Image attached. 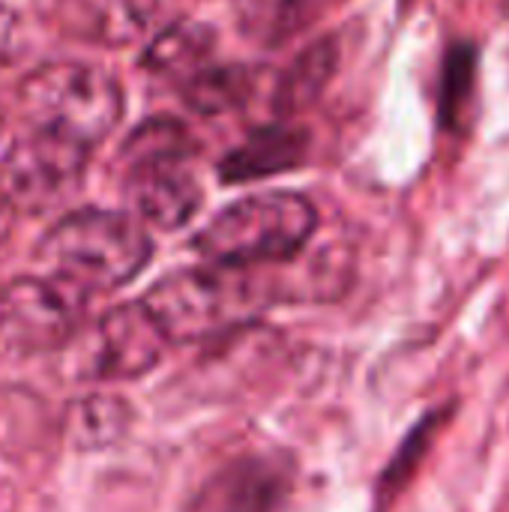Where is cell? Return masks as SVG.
Here are the masks:
<instances>
[{
	"label": "cell",
	"mask_w": 509,
	"mask_h": 512,
	"mask_svg": "<svg viewBox=\"0 0 509 512\" xmlns=\"http://www.w3.org/2000/svg\"><path fill=\"white\" fill-rule=\"evenodd\" d=\"M150 252V237L135 219L108 210H75L51 225L36 258L42 273L90 297L132 282L150 261Z\"/></svg>",
	"instance_id": "1"
},
{
	"label": "cell",
	"mask_w": 509,
	"mask_h": 512,
	"mask_svg": "<svg viewBox=\"0 0 509 512\" xmlns=\"http://www.w3.org/2000/svg\"><path fill=\"white\" fill-rule=\"evenodd\" d=\"M318 213L309 198L294 192L249 195L216 213L198 234L195 252L219 267H261L285 264L303 252Z\"/></svg>",
	"instance_id": "2"
},
{
	"label": "cell",
	"mask_w": 509,
	"mask_h": 512,
	"mask_svg": "<svg viewBox=\"0 0 509 512\" xmlns=\"http://www.w3.org/2000/svg\"><path fill=\"white\" fill-rule=\"evenodd\" d=\"M267 291L240 267L204 264L159 279L141 306L162 330L168 345L201 342L249 324L264 306Z\"/></svg>",
	"instance_id": "3"
},
{
	"label": "cell",
	"mask_w": 509,
	"mask_h": 512,
	"mask_svg": "<svg viewBox=\"0 0 509 512\" xmlns=\"http://www.w3.org/2000/svg\"><path fill=\"white\" fill-rule=\"evenodd\" d=\"M18 102L33 129L84 150L105 141L123 114L120 84L105 69L75 60L33 69L18 87Z\"/></svg>",
	"instance_id": "4"
},
{
	"label": "cell",
	"mask_w": 509,
	"mask_h": 512,
	"mask_svg": "<svg viewBox=\"0 0 509 512\" xmlns=\"http://www.w3.org/2000/svg\"><path fill=\"white\" fill-rule=\"evenodd\" d=\"M189 156L192 141L186 129L171 120H153L129 138L126 192L144 222L171 231L195 216L201 189Z\"/></svg>",
	"instance_id": "5"
},
{
	"label": "cell",
	"mask_w": 509,
	"mask_h": 512,
	"mask_svg": "<svg viewBox=\"0 0 509 512\" xmlns=\"http://www.w3.org/2000/svg\"><path fill=\"white\" fill-rule=\"evenodd\" d=\"M87 294L48 273L0 285V357L60 351L84 324Z\"/></svg>",
	"instance_id": "6"
},
{
	"label": "cell",
	"mask_w": 509,
	"mask_h": 512,
	"mask_svg": "<svg viewBox=\"0 0 509 512\" xmlns=\"http://www.w3.org/2000/svg\"><path fill=\"white\" fill-rule=\"evenodd\" d=\"M168 339L138 303L117 306L60 348L75 381H132L147 375L165 354Z\"/></svg>",
	"instance_id": "7"
},
{
	"label": "cell",
	"mask_w": 509,
	"mask_h": 512,
	"mask_svg": "<svg viewBox=\"0 0 509 512\" xmlns=\"http://www.w3.org/2000/svg\"><path fill=\"white\" fill-rule=\"evenodd\" d=\"M87 153L72 141L33 129L0 159V195L15 213H42L78 189Z\"/></svg>",
	"instance_id": "8"
},
{
	"label": "cell",
	"mask_w": 509,
	"mask_h": 512,
	"mask_svg": "<svg viewBox=\"0 0 509 512\" xmlns=\"http://www.w3.org/2000/svg\"><path fill=\"white\" fill-rule=\"evenodd\" d=\"M159 0H57L54 12L60 27L102 48H123L147 33Z\"/></svg>",
	"instance_id": "9"
},
{
	"label": "cell",
	"mask_w": 509,
	"mask_h": 512,
	"mask_svg": "<svg viewBox=\"0 0 509 512\" xmlns=\"http://www.w3.org/2000/svg\"><path fill=\"white\" fill-rule=\"evenodd\" d=\"M306 153V135L291 126H270L249 135L222 162V177L231 183L258 180L264 174L294 168Z\"/></svg>",
	"instance_id": "10"
},
{
	"label": "cell",
	"mask_w": 509,
	"mask_h": 512,
	"mask_svg": "<svg viewBox=\"0 0 509 512\" xmlns=\"http://www.w3.org/2000/svg\"><path fill=\"white\" fill-rule=\"evenodd\" d=\"M327 6L330 0H237V18L249 39L279 48L315 24Z\"/></svg>",
	"instance_id": "11"
},
{
	"label": "cell",
	"mask_w": 509,
	"mask_h": 512,
	"mask_svg": "<svg viewBox=\"0 0 509 512\" xmlns=\"http://www.w3.org/2000/svg\"><path fill=\"white\" fill-rule=\"evenodd\" d=\"M336 66H339V48L333 39H321L309 45L303 54H297L291 69L282 75L276 87V108L282 114H294L312 105L321 96V90L330 84Z\"/></svg>",
	"instance_id": "12"
},
{
	"label": "cell",
	"mask_w": 509,
	"mask_h": 512,
	"mask_svg": "<svg viewBox=\"0 0 509 512\" xmlns=\"http://www.w3.org/2000/svg\"><path fill=\"white\" fill-rule=\"evenodd\" d=\"M252 96V75L246 66H198L183 78V99L198 114H225Z\"/></svg>",
	"instance_id": "13"
},
{
	"label": "cell",
	"mask_w": 509,
	"mask_h": 512,
	"mask_svg": "<svg viewBox=\"0 0 509 512\" xmlns=\"http://www.w3.org/2000/svg\"><path fill=\"white\" fill-rule=\"evenodd\" d=\"M210 54V30L201 24L180 21L162 30L144 54V66L156 75H183L189 78L198 66H204Z\"/></svg>",
	"instance_id": "14"
},
{
	"label": "cell",
	"mask_w": 509,
	"mask_h": 512,
	"mask_svg": "<svg viewBox=\"0 0 509 512\" xmlns=\"http://www.w3.org/2000/svg\"><path fill=\"white\" fill-rule=\"evenodd\" d=\"M474 78V66H471V54L468 51H453L450 63H447V81H444V105H447V117H456V105L465 99L468 87Z\"/></svg>",
	"instance_id": "15"
},
{
	"label": "cell",
	"mask_w": 509,
	"mask_h": 512,
	"mask_svg": "<svg viewBox=\"0 0 509 512\" xmlns=\"http://www.w3.org/2000/svg\"><path fill=\"white\" fill-rule=\"evenodd\" d=\"M15 210H12V204L0 195V246H3V240L12 234V225H15Z\"/></svg>",
	"instance_id": "16"
},
{
	"label": "cell",
	"mask_w": 509,
	"mask_h": 512,
	"mask_svg": "<svg viewBox=\"0 0 509 512\" xmlns=\"http://www.w3.org/2000/svg\"><path fill=\"white\" fill-rule=\"evenodd\" d=\"M0 129H3V114H0Z\"/></svg>",
	"instance_id": "17"
}]
</instances>
